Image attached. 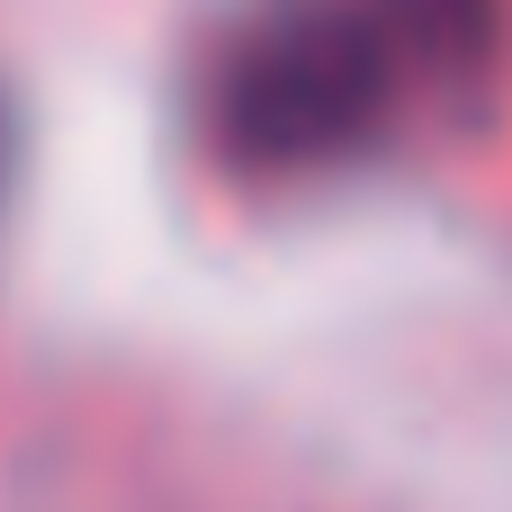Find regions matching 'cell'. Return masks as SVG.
I'll return each mask as SVG.
<instances>
[{"mask_svg": "<svg viewBox=\"0 0 512 512\" xmlns=\"http://www.w3.org/2000/svg\"><path fill=\"white\" fill-rule=\"evenodd\" d=\"M0 189H9V99H0Z\"/></svg>", "mask_w": 512, "mask_h": 512, "instance_id": "cell-2", "label": "cell"}, {"mask_svg": "<svg viewBox=\"0 0 512 512\" xmlns=\"http://www.w3.org/2000/svg\"><path fill=\"white\" fill-rule=\"evenodd\" d=\"M495 36L504 0H252L198 72V126L243 180H324L486 72Z\"/></svg>", "mask_w": 512, "mask_h": 512, "instance_id": "cell-1", "label": "cell"}]
</instances>
